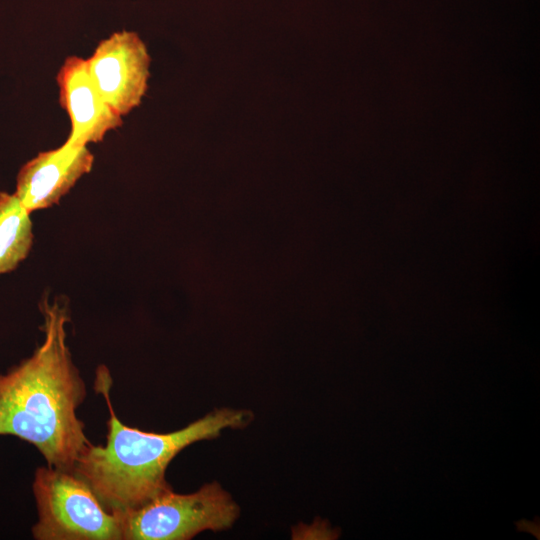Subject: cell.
I'll use <instances>...</instances> for the list:
<instances>
[{"label":"cell","mask_w":540,"mask_h":540,"mask_svg":"<svg viewBox=\"0 0 540 540\" xmlns=\"http://www.w3.org/2000/svg\"><path fill=\"white\" fill-rule=\"evenodd\" d=\"M41 310L43 343L31 357L0 374V435L32 444L47 466L72 471L91 443L76 414L86 388L66 342V308L44 301Z\"/></svg>","instance_id":"1"},{"label":"cell","mask_w":540,"mask_h":540,"mask_svg":"<svg viewBox=\"0 0 540 540\" xmlns=\"http://www.w3.org/2000/svg\"><path fill=\"white\" fill-rule=\"evenodd\" d=\"M95 386L109 409L107 441L104 446L87 445L72 471L89 485L109 512L119 515L171 489L166 469L184 448L216 438L224 429L243 428L253 418L248 410L221 408L170 433L146 432L118 419L110 401L111 378L105 366L98 367Z\"/></svg>","instance_id":"2"},{"label":"cell","mask_w":540,"mask_h":540,"mask_svg":"<svg viewBox=\"0 0 540 540\" xmlns=\"http://www.w3.org/2000/svg\"><path fill=\"white\" fill-rule=\"evenodd\" d=\"M33 492L37 540H123L121 516L109 512L73 471L39 467Z\"/></svg>","instance_id":"3"},{"label":"cell","mask_w":540,"mask_h":540,"mask_svg":"<svg viewBox=\"0 0 540 540\" xmlns=\"http://www.w3.org/2000/svg\"><path fill=\"white\" fill-rule=\"evenodd\" d=\"M240 509L216 482L189 494L172 489L120 515L123 540H187L206 530L230 528Z\"/></svg>","instance_id":"4"},{"label":"cell","mask_w":540,"mask_h":540,"mask_svg":"<svg viewBox=\"0 0 540 540\" xmlns=\"http://www.w3.org/2000/svg\"><path fill=\"white\" fill-rule=\"evenodd\" d=\"M86 65L98 92L120 116L141 103L147 90L150 56L136 32L121 30L101 40Z\"/></svg>","instance_id":"5"},{"label":"cell","mask_w":540,"mask_h":540,"mask_svg":"<svg viewBox=\"0 0 540 540\" xmlns=\"http://www.w3.org/2000/svg\"><path fill=\"white\" fill-rule=\"evenodd\" d=\"M93 162L87 145L65 141L56 149L40 152L20 168L15 195L30 213L51 207L91 171Z\"/></svg>","instance_id":"6"},{"label":"cell","mask_w":540,"mask_h":540,"mask_svg":"<svg viewBox=\"0 0 540 540\" xmlns=\"http://www.w3.org/2000/svg\"><path fill=\"white\" fill-rule=\"evenodd\" d=\"M56 82L59 103L67 112L71 130L66 141L76 145L101 142L122 126L123 119L102 98L94 85L86 59L69 56L60 67Z\"/></svg>","instance_id":"7"},{"label":"cell","mask_w":540,"mask_h":540,"mask_svg":"<svg viewBox=\"0 0 540 540\" xmlns=\"http://www.w3.org/2000/svg\"><path fill=\"white\" fill-rule=\"evenodd\" d=\"M33 243L30 212L14 194L0 191V275L13 271Z\"/></svg>","instance_id":"8"}]
</instances>
